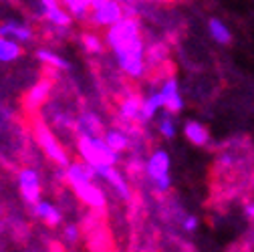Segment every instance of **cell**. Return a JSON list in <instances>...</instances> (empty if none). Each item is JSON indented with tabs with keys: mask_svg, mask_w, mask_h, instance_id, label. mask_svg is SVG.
I'll use <instances>...</instances> for the list:
<instances>
[{
	"mask_svg": "<svg viewBox=\"0 0 254 252\" xmlns=\"http://www.w3.org/2000/svg\"><path fill=\"white\" fill-rule=\"evenodd\" d=\"M103 41L115 59H123V57L145 59L143 24L139 16H123L115 24L107 26Z\"/></svg>",
	"mask_w": 254,
	"mask_h": 252,
	"instance_id": "1",
	"label": "cell"
},
{
	"mask_svg": "<svg viewBox=\"0 0 254 252\" xmlns=\"http://www.w3.org/2000/svg\"><path fill=\"white\" fill-rule=\"evenodd\" d=\"M26 117H28V127H30V131H33L35 141L39 143L41 151L49 157V160H51L55 166L67 168L69 162H71V160H69V153H67L65 147H63V143L59 141V137H57V133L53 131V127L43 119V115H41V113H30V115H26Z\"/></svg>",
	"mask_w": 254,
	"mask_h": 252,
	"instance_id": "2",
	"label": "cell"
},
{
	"mask_svg": "<svg viewBox=\"0 0 254 252\" xmlns=\"http://www.w3.org/2000/svg\"><path fill=\"white\" fill-rule=\"evenodd\" d=\"M75 149L79 160L89 164L91 168H115L119 164V153L113 151L101 135H77L75 139Z\"/></svg>",
	"mask_w": 254,
	"mask_h": 252,
	"instance_id": "3",
	"label": "cell"
},
{
	"mask_svg": "<svg viewBox=\"0 0 254 252\" xmlns=\"http://www.w3.org/2000/svg\"><path fill=\"white\" fill-rule=\"evenodd\" d=\"M170 168H172V157L166 149H153L147 162H143V172L151 180L157 194H166L172 188V178H170Z\"/></svg>",
	"mask_w": 254,
	"mask_h": 252,
	"instance_id": "4",
	"label": "cell"
},
{
	"mask_svg": "<svg viewBox=\"0 0 254 252\" xmlns=\"http://www.w3.org/2000/svg\"><path fill=\"white\" fill-rule=\"evenodd\" d=\"M53 87H55V79L51 77V73L43 75L33 87H30L24 97H22V109L26 115L30 113H41V109L49 103V97L53 93Z\"/></svg>",
	"mask_w": 254,
	"mask_h": 252,
	"instance_id": "5",
	"label": "cell"
},
{
	"mask_svg": "<svg viewBox=\"0 0 254 252\" xmlns=\"http://www.w3.org/2000/svg\"><path fill=\"white\" fill-rule=\"evenodd\" d=\"M16 184H18V192L22 196V202L26 206H33L43 198V182H41V174L33 168H22L16 176Z\"/></svg>",
	"mask_w": 254,
	"mask_h": 252,
	"instance_id": "6",
	"label": "cell"
},
{
	"mask_svg": "<svg viewBox=\"0 0 254 252\" xmlns=\"http://www.w3.org/2000/svg\"><path fill=\"white\" fill-rule=\"evenodd\" d=\"M73 194L79 198L81 204H85L93 212H105L107 208V196L101 190V186H97V180H89L83 184H77L71 188Z\"/></svg>",
	"mask_w": 254,
	"mask_h": 252,
	"instance_id": "7",
	"label": "cell"
},
{
	"mask_svg": "<svg viewBox=\"0 0 254 252\" xmlns=\"http://www.w3.org/2000/svg\"><path fill=\"white\" fill-rule=\"evenodd\" d=\"M123 16H125V12H123V6L119 4V0H103L101 4L89 10V16L85 22H89L91 26H97V28H107Z\"/></svg>",
	"mask_w": 254,
	"mask_h": 252,
	"instance_id": "8",
	"label": "cell"
},
{
	"mask_svg": "<svg viewBox=\"0 0 254 252\" xmlns=\"http://www.w3.org/2000/svg\"><path fill=\"white\" fill-rule=\"evenodd\" d=\"M95 172H97V178H99V180L107 182V184L113 188L115 194H117L123 202H131L133 192H131L129 184H127L125 176H123L117 168H99V170H95Z\"/></svg>",
	"mask_w": 254,
	"mask_h": 252,
	"instance_id": "9",
	"label": "cell"
},
{
	"mask_svg": "<svg viewBox=\"0 0 254 252\" xmlns=\"http://www.w3.org/2000/svg\"><path fill=\"white\" fill-rule=\"evenodd\" d=\"M0 37L12 39L20 45H28L37 39V33L30 24H24L18 20H4V22H0Z\"/></svg>",
	"mask_w": 254,
	"mask_h": 252,
	"instance_id": "10",
	"label": "cell"
},
{
	"mask_svg": "<svg viewBox=\"0 0 254 252\" xmlns=\"http://www.w3.org/2000/svg\"><path fill=\"white\" fill-rule=\"evenodd\" d=\"M139 113H141V95H137V93H127V95H123L119 99L117 121L141 125L139 123Z\"/></svg>",
	"mask_w": 254,
	"mask_h": 252,
	"instance_id": "11",
	"label": "cell"
},
{
	"mask_svg": "<svg viewBox=\"0 0 254 252\" xmlns=\"http://www.w3.org/2000/svg\"><path fill=\"white\" fill-rule=\"evenodd\" d=\"M105 123L95 111H83L75 117V133L77 135H103Z\"/></svg>",
	"mask_w": 254,
	"mask_h": 252,
	"instance_id": "12",
	"label": "cell"
},
{
	"mask_svg": "<svg viewBox=\"0 0 254 252\" xmlns=\"http://www.w3.org/2000/svg\"><path fill=\"white\" fill-rule=\"evenodd\" d=\"M30 210H33V216L39 218L41 222H45L49 228H59L63 224V212L45 198H41L37 204L30 206Z\"/></svg>",
	"mask_w": 254,
	"mask_h": 252,
	"instance_id": "13",
	"label": "cell"
},
{
	"mask_svg": "<svg viewBox=\"0 0 254 252\" xmlns=\"http://www.w3.org/2000/svg\"><path fill=\"white\" fill-rule=\"evenodd\" d=\"M184 135H186V139L190 143L196 145V147H206L210 143V131H208V127H206L204 123L194 121V119H190V121L184 123Z\"/></svg>",
	"mask_w": 254,
	"mask_h": 252,
	"instance_id": "14",
	"label": "cell"
},
{
	"mask_svg": "<svg viewBox=\"0 0 254 252\" xmlns=\"http://www.w3.org/2000/svg\"><path fill=\"white\" fill-rule=\"evenodd\" d=\"M35 57L43 63V65H47L51 71H65V73H69V71L73 69V65H71V63H69L65 57L57 55L55 51H51V49H47V47L37 49V51H35Z\"/></svg>",
	"mask_w": 254,
	"mask_h": 252,
	"instance_id": "15",
	"label": "cell"
},
{
	"mask_svg": "<svg viewBox=\"0 0 254 252\" xmlns=\"http://www.w3.org/2000/svg\"><path fill=\"white\" fill-rule=\"evenodd\" d=\"M160 109H164V99H162V95H160V91H153V93H149V95L141 97L139 123H141V125L149 123V121L157 115V111H160Z\"/></svg>",
	"mask_w": 254,
	"mask_h": 252,
	"instance_id": "16",
	"label": "cell"
},
{
	"mask_svg": "<svg viewBox=\"0 0 254 252\" xmlns=\"http://www.w3.org/2000/svg\"><path fill=\"white\" fill-rule=\"evenodd\" d=\"M103 141L113 149V151H117V153H121V151H127L131 147V139H129V135H127L123 129H119V127H105V131H103Z\"/></svg>",
	"mask_w": 254,
	"mask_h": 252,
	"instance_id": "17",
	"label": "cell"
},
{
	"mask_svg": "<svg viewBox=\"0 0 254 252\" xmlns=\"http://www.w3.org/2000/svg\"><path fill=\"white\" fill-rule=\"evenodd\" d=\"M59 2L73 20H77V22H85L87 20L89 10H91L89 0H59Z\"/></svg>",
	"mask_w": 254,
	"mask_h": 252,
	"instance_id": "18",
	"label": "cell"
},
{
	"mask_svg": "<svg viewBox=\"0 0 254 252\" xmlns=\"http://www.w3.org/2000/svg\"><path fill=\"white\" fill-rule=\"evenodd\" d=\"M24 55L20 43L12 41V39H6V37H0V63H14L18 61L20 57Z\"/></svg>",
	"mask_w": 254,
	"mask_h": 252,
	"instance_id": "19",
	"label": "cell"
},
{
	"mask_svg": "<svg viewBox=\"0 0 254 252\" xmlns=\"http://www.w3.org/2000/svg\"><path fill=\"white\" fill-rule=\"evenodd\" d=\"M208 33L212 37L214 43L218 45H230L232 43V33H230V28L222 22L220 18H210L208 20Z\"/></svg>",
	"mask_w": 254,
	"mask_h": 252,
	"instance_id": "20",
	"label": "cell"
},
{
	"mask_svg": "<svg viewBox=\"0 0 254 252\" xmlns=\"http://www.w3.org/2000/svg\"><path fill=\"white\" fill-rule=\"evenodd\" d=\"M79 41L83 45V49L89 53V55H103L105 53V45L101 41V37L97 33H91V30H83L79 35Z\"/></svg>",
	"mask_w": 254,
	"mask_h": 252,
	"instance_id": "21",
	"label": "cell"
},
{
	"mask_svg": "<svg viewBox=\"0 0 254 252\" xmlns=\"http://www.w3.org/2000/svg\"><path fill=\"white\" fill-rule=\"evenodd\" d=\"M61 238L67 246H75L81 240V228L77 224H65L61 230Z\"/></svg>",
	"mask_w": 254,
	"mask_h": 252,
	"instance_id": "22",
	"label": "cell"
},
{
	"mask_svg": "<svg viewBox=\"0 0 254 252\" xmlns=\"http://www.w3.org/2000/svg\"><path fill=\"white\" fill-rule=\"evenodd\" d=\"M157 129H160V133H162L166 139H174V135H176V121H174V115L166 111V113L162 115V121H160V125H157Z\"/></svg>",
	"mask_w": 254,
	"mask_h": 252,
	"instance_id": "23",
	"label": "cell"
},
{
	"mask_svg": "<svg viewBox=\"0 0 254 252\" xmlns=\"http://www.w3.org/2000/svg\"><path fill=\"white\" fill-rule=\"evenodd\" d=\"M198 218L196 216H186L184 218V222H182V226H184V230L186 232H196L198 230Z\"/></svg>",
	"mask_w": 254,
	"mask_h": 252,
	"instance_id": "24",
	"label": "cell"
},
{
	"mask_svg": "<svg viewBox=\"0 0 254 252\" xmlns=\"http://www.w3.org/2000/svg\"><path fill=\"white\" fill-rule=\"evenodd\" d=\"M246 216H250L252 220H254V202H250V204H246Z\"/></svg>",
	"mask_w": 254,
	"mask_h": 252,
	"instance_id": "25",
	"label": "cell"
},
{
	"mask_svg": "<svg viewBox=\"0 0 254 252\" xmlns=\"http://www.w3.org/2000/svg\"><path fill=\"white\" fill-rule=\"evenodd\" d=\"M101 2H103V0H89V6H91V8H95V6L101 4Z\"/></svg>",
	"mask_w": 254,
	"mask_h": 252,
	"instance_id": "26",
	"label": "cell"
},
{
	"mask_svg": "<svg viewBox=\"0 0 254 252\" xmlns=\"http://www.w3.org/2000/svg\"><path fill=\"white\" fill-rule=\"evenodd\" d=\"M143 2H147V0H143Z\"/></svg>",
	"mask_w": 254,
	"mask_h": 252,
	"instance_id": "27",
	"label": "cell"
}]
</instances>
